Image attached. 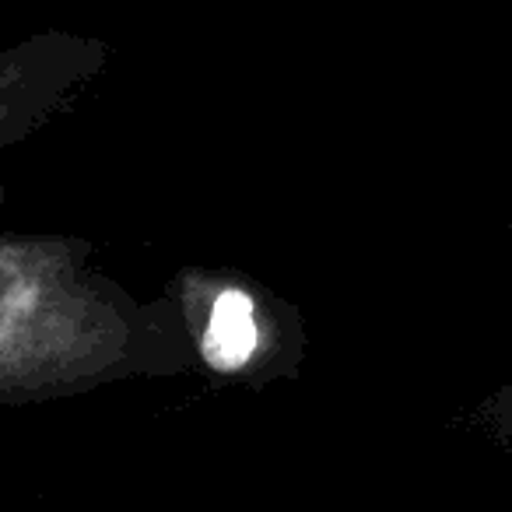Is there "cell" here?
<instances>
[{"label":"cell","mask_w":512,"mask_h":512,"mask_svg":"<svg viewBox=\"0 0 512 512\" xmlns=\"http://www.w3.org/2000/svg\"><path fill=\"white\" fill-rule=\"evenodd\" d=\"M256 351V316L246 292H221L214 299L211 323L204 334V358L221 372L242 369Z\"/></svg>","instance_id":"6da1fadb"}]
</instances>
